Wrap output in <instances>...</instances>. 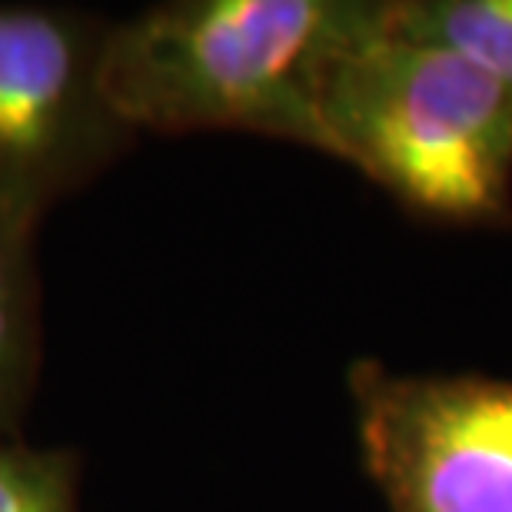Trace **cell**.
<instances>
[{
	"mask_svg": "<svg viewBox=\"0 0 512 512\" xmlns=\"http://www.w3.org/2000/svg\"><path fill=\"white\" fill-rule=\"evenodd\" d=\"M37 227L0 213V436H17L40 373Z\"/></svg>",
	"mask_w": 512,
	"mask_h": 512,
	"instance_id": "obj_5",
	"label": "cell"
},
{
	"mask_svg": "<svg viewBox=\"0 0 512 512\" xmlns=\"http://www.w3.org/2000/svg\"><path fill=\"white\" fill-rule=\"evenodd\" d=\"M110 20L0 0V213L30 227L107 173L140 133L110 104Z\"/></svg>",
	"mask_w": 512,
	"mask_h": 512,
	"instance_id": "obj_3",
	"label": "cell"
},
{
	"mask_svg": "<svg viewBox=\"0 0 512 512\" xmlns=\"http://www.w3.org/2000/svg\"><path fill=\"white\" fill-rule=\"evenodd\" d=\"M386 0H167L110 20L104 84L137 133H253L326 157L336 64Z\"/></svg>",
	"mask_w": 512,
	"mask_h": 512,
	"instance_id": "obj_1",
	"label": "cell"
},
{
	"mask_svg": "<svg viewBox=\"0 0 512 512\" xmlns=\"http://www.w3.org/2000/svg\"><path fill=\"white\" fill-rule=\"evenodd\" d=\"M363 469L386 512H512V380L346 370Z\"/></svg>",
	"mask_w": 512,
	"mask_h": 512,
	"instance_id": "obj_4",
	"label": "cell"
},
{
	"mask_svg": "<svg viewBox=\"0 0 512 512\" xmlns=\"http://www.w3.org/2000/svg\"><path fill=\"white\" fill-rule=\"evenodd\" d=\"M389 24L456 50L512 90V0H389Z\"/></svg>",
	"mask_w": 512,
	"mask_h": 512,
	"instance_id": "obj_6",
	"label": "cell"
},
{
	"mask_svg": "<svg viewBox=\"0 0 512 512\" xmlns=\"http://www.w3.org/2000/svg\"><path fill=\"white\" fill-rule=\"evenodd\" d=\"M326 157L363 173L433 227H512V90L433 40L386 20L340 64L323 97Z\"/></svg>",
	"mask_w": 512,
	"mask_h": 512,
	"instance_id": "obj_2",
	"label": "cell"
},
{
	"mask_svg": "<svg viewBox=\"0 0 512 512\" xmlns=\"http://www.w3.org/2000/svg\"><path fill=\"white\" fill-rule=\"evenodd\" d=\"M80 456L0 436V512H80Z\"/></svg>",
	"mask_w": 512,
	"mask_h": 512,
	"instance_id": "obj_7",
	"label": "cell"
}]
</instances>
